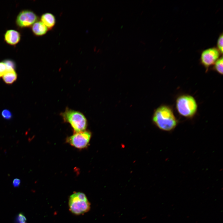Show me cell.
Here are the masks:
<instances>
[{
    "instance_id": "6da1fadb",
    "label": "cell",
    "mask_w": 223,
    "mask_h": 223,
    "mask_svg": "<svg viewBox=\"0 0 223 223\" xmlns=\"http://www.w3.org/2000/svg\"><path fill=\"white\" fill-rule=\"evenodd\" d=\"M152 120L159 129L165 131L173 130L178 124L177 120L172 109L166 105H161L156 109Z\"/></svg>"
},
{
    "instance_id": "7a4b0ae2",
    "label": "cell",
    "mask_w": 223,
    "mask_h": 223,
    "mask_svg": "<svg viewBox=\"0 0 223 223\" xmlns=\"http://www.w3.org/2000/svg\"><path fill=\"white\" fill-rule=\"evenodd\" d=\"M198 107L195 99L190 95L182 94L176 99V107L177 112L185 118H193L197 112Z\"/></svg>"
},
{
    "instance_id": "3957f363",
    "label": "cell",
    "mask_w": 223,
    "mask_h": 223,
    "mask_svg": "<svg viewBox=\"0 0 223 223\" xmlns=\"http://www.w3.org/2000/svg\"><path fill=\"white\" fill-rule=\"evenodd\" d=\"M60 115L65 122L70 124L74 133L86 130L87 126V120L81 112L67 108Z\"/></svg>"
},
{
    "instance_id": "277c9868",
    "label": "cell",
    "mask_w": 223,
    "mask_h": 223,
    "mask_svg": "<svg viewBox=\"0 0 223 223\" xmlns=\"http://www.w3.org/2000/svg\"><path fill=\"white\" fill-rule=\"evenodd\" d=\"M69 210L77 215H82L88 212L90 208V203L86 196L83 193L75 192L69 198Z\"/></svg>"
},
{
    "instance_id": "5b68a950",
    "label": "cell",
    "mask_w": 223,
    "mask_h": 223,
    "mask_svg": "<svg viewBox=\"0 0 223 223\" xmlns=\"http://www.w3.org/2000/svg\"><path fill=\"white\" fill-rule=\"evenodd\" d=\"M91 136V132L85 130L75 133L72 135L68 137L66 141L72 146L77 148L84 149L88 146Z\"/></svg>"
},
{
    "instance_id": "8992f818",
    "label": "cell",
    "mask_w": 223,
    "mask_h": 223,
    "mask_svg": "<svg viewBox=\"0 0 223 223\" xmlns=\"http://www.w3.org/2000/svg\"><path fill=\"white\" fill-rule=\"evenodd\" d=\"M221 53L217 48L212 47L203 51L201 55V64L208 71L209 67L213 65L220 58Z\"/></svg>"
},
{
    "instance_id": "52a82bcc",
    "label": "cell",
    "mask_w": 223,
    "mask_h": 223,
    "mask_svg": "<svg viewBox=\"0 0 223 223\" xmlns=\"http://www.w3.org/2000/svg\"><path fill=\"white\" fill-rule=\"evenodd\" d=\"M38 17L33 11L25 10L20 12L18 15L16 22L20 28L29 27L37 21Z\"/></svg>"
},
{
    "instance_id": "ba28073f",
    "label": "cell",
    "mask_w": 223,
    "mask_h": 223,
    "mask_svg": "<svg viewBox=\"0 0 223 223\" xmlns=\"http://www.w3.org/2000/svg\"><path fill=\"white\" fill-rule=\"evenodd\" d=\"M20 35L17 31L14 30H9L6 32L4 35L5 42L8 44L14 45L20 41Z\"/></svg>"
},
{
    "instance_id": "9c48e42d",
    "label": "cell",
    "mask_w": 223,
    "mask_h": 223,
    "mask_svg": "<svg viewBox=\"0 0 223 223\" xmlns=\"http://www.w3.org/2000/svg\"><path fill=\"white\" fill-rule=\"evenodd\" d=\"M41 20L49 30L52 29L54 27L56 22L55 16L50 12L43 14L41 17Z\"/></svg>"
},
{
    "instance_id": "30bf717a",
    "label": "cell",
    "mask_w": 223,
    "mask_h": 223,
    "mask_svg": "<svg viewBox=\"0 0 223 223\" xmlns=\"http://www.w3.org/2000/svg\"><path fill=\"white\" fill-rule=\"evenodd\" d=\"M32 29L34 34L38 36L45 35L49 30L41 21H37L35 22L32 26Z\"/></svg>"
},
{
    "instance_id": "8fae6325",
    "label": "cell",
    "mask_w": 223,
    "mask_h": 223,
    "mask_svg": "<svg viewBox=\"0 0 223 223\" xmlns=\"http://www.w3.org/2000/svg\"><path fill=\"white\" fill-rule=\"evenodd\" d=\"M17 74L14 70H7L2 76L3 81L7 84H12L16 80Z\"/></svg>"
},
{
    "instance_id": "7c38bea8",
    "label": "cell",
    "mask_w": 223,
    "mask_h": 223,
    "mask_svg": "<svg viewBox=\"0 0 223 223\" xmlns=\"http://www.w3.org/2000/svg\"><path fill=\"white\" fill-rule=\"evenodd\" d=\"M223 57H220L213 65V69L220 74H223Z\"/></svg>"
},
{
    "instance_id": "4fadbf2b",
    "label": "cell",
    "mask_w": 223,
    "mask_h": 223,
    "mask_svg": "<svg viewBox=\"0 0 223 223\" xmlns=\"http://www.w3.org/2000/svg\"><path fill=\"white\" fill-rule=\"evenodd\" d=\"M217 49L222 55L223 53V34L221 33L218 37L217 42Z\"/></svg>"
},
{
    "instance_id": "5bb4252c",
    "label": "cell",
    "mask_w": 223,
    "mask_h": 223,
    "mask_svg": "<svg viewBox=\"0 0 223 223\" xmlns=\"http://www.w3.org/2000/svg\"><path fill=\"white\" fill-rule=\"evenodd\" d=\"M6 64L7 70L14 69L15 68V64L12 61L9 60H7L3 62Z\"/></svg>"
},
{
    "instance_id": "9a60e30c",
    "label": "cell",
    "mask_w": 223,
    "mask_h": 223,
    "mask_svg": "<svg viewBox=\"0 0 223 223\" xmlns=\"http://www.w3.org/2000/svg\"><path fill=\"white\" fill-rule=\"evenodd\" d=\"M7 71V67L5 63L0 62V77H2Z\"/></svg>"
},
{
    "instance_id": "2e32d148",
    "label": "cell",
    "mask_w": 223,
    "mask_h": 223,
    "mask_svg": "<svg viewBox=\"0 0 223 223\" xmlns=\"http://www.w3.org/2000/svg\"><path fill=\"white\" fill-rule=\"evenodd\" d=\"M1 114L3 118L6 119H10L12 116L11 112L7 109L3 110Z\"/></svg>"
},
{
    "instance_id": "e0dca14e",
    "label": "cell",
    "mask_w": 223,
    "mask_h": 223,
    "mask_svg": "<svg viewBox=\"0 0 223 223\" xmlns=\"http://www.w3.org/2000/svg\"><path fill=\"white\" fill-rule=\"evenodd\" d=\"M17 220L19 223H27L26 218L22 213H20L18 215Z\"/></svg>"
},
{
    "instance_id": "ac0fdd59",
    "label": "cell",
    "mask_w": 223,
    "mask_h": 223,
    "mask_svg": "<svg viewBox=\"0 0 223 223\" xmlns=\"http://www.w3.org/2000/svg\"><path fill=\"white\" fill-rule=\"evenodd\" d=\"M20 183V180L18 178H15L14 179L13 181V185L15 187H18Z\"/></svg>"
},
{
    "instance_id": "d6986e66",
    "label": "cell",
    "mask_w": 223,
    "mask_h": 223,
    "mask_svg": "<svg viewBox=\"0 0 223 223\" xmlns=\"http://www.w3.org/2000/svg\"><path fill=\"white\" fill-rule=\"evenodd\" d=\"M140 42L143 43V44H144V45H145V43L144 42H143V41H140Z\"/></svg>"
},
{
    "instance_id": "ffe728a7",
    "label": "cell",
    "mask_w": 223,
    "mask_h": 223,
    "mask_svg": "<svg viewBox=\"0 0 223 223\" xmlns=\"http://www.w3.org/2000/svg\"><path fill=\"white\" fill-rule=\"evenodd\" d=\"M143 11H142L141 12L140 14H141V15H142V13H143Z\"/></svg>"
}]
</instances>
